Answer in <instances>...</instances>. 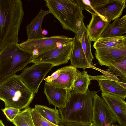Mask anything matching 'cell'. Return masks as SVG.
I'll use <instances>...</instances> for the list:
<instances>
[{
	"instance_id": "cell-8",
	"label": "cell",
	"mask_w": 126,
	"mask_h": 126,
	"mask_svg": "<svg viewBox=\"0 0 126 126\" xmlns=\"http://www.w3.org/2000/svg\"><path fill=\"white\" fill-rule=\"evenodd\" d=\"M74 38L64 35H55L39 39L27 40L18 44L21 48L32 53L33 56L50 48L73 41Z\"/></svg>"
},
{
	"instance_id": "cell-4",
	"label": "cell",
	"mask_w": 126,
	"mask_h": 126,
	"mask_svg": "<svg viewBox=\"0 0 126 126\" xmlns=\"http://www.w3.org/2000/svg\"><path fill=\"white\" fill-rule=\"evenodd\" d=\"M46 6L65 30L77 33L85 16L82 10L73 0H46Z\"/></svg>"
},
{
	"instance_id": "cell-25",
	"label": "cell",
	"mask_w": 126,
	"mask_h": 126,
	"mask_svg": "<svg viewBox=\"0 0 126 126\" xmlns=\"http://www.w3.org/2000/svg\"><path fill=\"white\" fill-rule=\"evenodd\" d=\"M108 67V69L105 70L106 73L119 76L121 78H126V58L113 63Z\"/></svg>"
},
{
	"instance_id": "cell-19",
	"label": "cell",
	"mask_w": 126,
	"mask_h": 126,
	"mask_svg": "<svg viewBox=\"0 0 126 126\" xmlns=\"http://www.w3.org/2000/svg\"><path fill=\"white\" fill-rule=\"evenodd\" d=\"M126 33V15L109 23L103 32L100 38L121 36Z\"/></svg>"
},
{
	"instance_id": "cell-31",
	"label": "cell",
	"mask_w": 126,
	"mask_h": 126,
	"mask_svg": "<svg viewBox=\"0 0 126 126\" xmlns=\"http://www.w3.org/2000/svg\"><path fill=\"white\" fill-rule=\"evenodd\" d=\"M0 126H5L3 124L2 121L0 119Z\"/></svg>"
},
{
	"instance_id": "cell-32",
	"label": "cell",
	"mask_w": 126,
	"mask_h": 126,
	"mask_svg": "<svg viewBox=\"0 0 126 126\" xmlns=\"http://www.w3.org/2000/svg\"><path fill=\"white\" fill-rule=\"evenodd\" d=\"M112 126H120L119 125H116V124H114Z\"/></svg>"
},
{
	"instance_id": "cell-22",
	"label": "cell",
	"mask_w": 126,
	"mask_h": 126,
	"mask_svg": "<svg viewBox=\"0 0 126 126\" xmlns=\"http://www.w3.org/2000/svg\"><path fill=\"white\" fill-rule=\"evenodd\" d=\"M91 80L87 72L84 70L82 72L78 70V73L74 82L72 91L76 94H86L88 90Z\"/></svg>"
},
{
	"instance_id": "cell-16",
	"label": "cell",
	"mask_w": 126,
	"mask_h": 126,
	"mask_svg": "<svg viewBox=\"0 0 126 126\" xmlns=\"http://www.w3.org/2000/svg\"><path fill=\"white\" fill-rule=\"evenodd\" d=\"M49 13V10H44L41 8L38 15L26 27L27 40L40 39L45 37L42 33V25L45 17Z\"/></svg>"
},
{
	"instance_id": "cell-9",
	"label": "cell",
	"mask_w": 126,
	"mask_h": 126,
	"mask_svg": "<svg viewBox=\"0 0 126 126\" xmlns=\"http://www.w3.org/2000/svg\"><path fill=\"white\" fill-rule=\"evenodd\" d=\"M77 68L70 65L58 69L44 79L46 82L55 87L72 91L78 73Z\"/></svg>"
},
{
	"instance_id": "cell-24",
	"label": "cell",
	"mask_w": 126,
	"mask_h": 126,
	"mask_svg": "<svg viewBox=\"0 0 126 126\" xmlns=\"http://www.w3.org/2000/svg\"><path fill=\"white\" fill-rule=\"evenodd\" d=\"M32 109L29 107L20 110L15 118L13 124L16 126H35L32 117Z\"/></svg>"
},
{
	"instance_id": "cell-5",
	"label": "cell",
	"mask_w": 126,
	"mask_h": 126,
	"mask_svg": "<svg viewBox=\"0 0 126 126\" xmlns=\"http://www.w3.org/2000/svg\"><path fill=\"white\" fill-rule=\"evenodd\" d=\"M32 53L23 49L18 44L11 43L0 52V84L23 69L31 63Z\"/></svg>"
},
{
	"instance_id": "cell-28",
	"label": "cell",
	"mask_w": 126,
	"mask_h": 126,
	"mask_svg": "<svg viewBox=\"0 0 126 126\" xmlns=\"http://www.w3.org/2000/svg\"><path fill=\"white\" fill-rule=\"evenodd\" d=\"M1 110L7 119L12 122L20 111L19 109L13 107H5Z\"/></svg>"
},
{
	"instance_id": "cell-23",
	"label": "cell",
	"mask_w": 126,
	"mask_h": 126,
	"mask_svg": "<svg viewBox=\"0 0 126 126\" xmlns=\"http://www.w3.org/2000/svg\"><path fill=\"white\" fill-rule=\"evenodd\" d=\"M34 108L43 117L53 124L58 125L61 119L59 110L56 108L52 109L47 106L38 104L35 105Z\"/></svg>"
},
{
	"instance_id": "cell-1",
	"label": "cell",
	"mask_w": 126,
	"mask_h": 126,
	"mask_svg": "<svg viewBox=\"0 0 126 126\" xmlns=\"http://www.w3.org/2000/svg\"><path fill=\"white\" fill-rule=\"evenodd\" d=\"M24 15L20 0H0V52L11 43H18Z\"/></svg>"
},
{
	"instance_id": "cell-2",
	"label": "cell",
	"mask_w": 126,
	"mask_h": 126,
	"mask_svg": "<svg viewBox=\"0 0 126 126\" xmlns=\"http://www.w3.org/2000/svg\"><path fill=\"white\" fill-rule=\"evenodd\" d=\"M96 91L89 89L86 94L70 92L69 98L65 106L59 109L62 124L67 122L81 123L92 122L93 100Z\"/></svg>"
},
{
	"instance_id": "cell-27",
	"label": "cell",
	"mask_w": 126,
	"mask_h": 126,
	"mask_svg": "<svg viewBox=\"0 0 126 126\" xmlns=\"http://www.w3.org/2000/svg\"><path fill=\"white\" fill-rule=\"evenodd\" d=\"M107 0H76V3L82 10L91 11L94 8L105 2Z\"/></svg>"
},
{
	"instance_id": "cell-7",
	"label": "cell",
	"mask_w": 126,
	"mask_h": 126,
	"mask_svg": "<svg viewBox=\"0 0 126 126\" xmlns=\"http://www.w3.org/2000/svg\"><path fill=\"white\" fill-rule=\"evenodd\" d=\"M54 66L49 63H35L24 69L18 76L22 81L35 94L37 93L39 86L46 75Z\"/></svg>"
},
{
	"instance_id": "cell-6",
	"label": "cell",
	"mask_w": 126,
	"mask_h": 126,
	"mask_svg": "<svg viewBox=\"0 0 126 126\" xmlns=\"http://www.w3.org/2000/svg\"><path fill=\"white\" fill-rule=\"evenodd\" d=\"M73 45V40L43 51L33 56L31 63H48L55 66L67 63L70 60Z\"/></svg>"
},
{
	"instance_id": "cell-13",
	"label": "cell",
	"mask_w": 126,
	"mask_h": 126,
	"mask_svg": "<svg viewBox=\"0 0 126 126\" xmlns=\"http://www.w3.org/2000/svg\"><path fill=\"white\" fill-rule=\"evenodd\" d=\"M101 96L120 126H126V102L119 96L102 92Z\"/></svg>"
},
{
	"instance_id": "cell-10",
	"label": "cell",
	"mask_w": 126,
	"mask_h": 126,
	"mask_svg": "<svg viewBox=\"0 0 126 126\" xmlns=\"http://www.w3.org/2000/svg\"><path fill=\"white\" fill-rule=\"evenodd\" d=\"M116 122L106 103L96 94L93 100L92 122L96 126H112Z\"/></svg>"
},
{
	"instance_id": "cell-3",
	"label": "cell",
	"mask_w": 126,
	"mask_h": 126,
	"mask_svg": "<svg viewBox=\"0 0 126 126\" xmlns=\"http://www.w3.org/2000/svg\"><path fill=\"white\" fill-rule=\"evenodd\" d=\"M34 95L16 74L0 84V100L4 102L5 107L26 109L29 107Z\"/></svg>"
},
{
	"instance_id": "cell-21",
	"label": "cell",
	"mask_w": 126,
	"mask_h": 126,
	"mask_svg": "<svg viewBox=\"0 0 126 126\" xmlns=\"http://www.w3.org/2000/svg\"><path fill=\"white\" fill-rule=\"evenodd\" d=\"M126 46V35L100 38L94 43V48Z\"/></svg>"
},
{
	"instance_id": "cell-11",
	"label": "cell",
	"mask_w": 126,
	"mask_h": 126,
	"mask_svg": "<svg viewBox=\"0 0 126 126\" xmlns=\"http://www.w3.org/2000/svg\"><path fill=\"white\" fill-rule=\"evenodd\" d=\"M126 6L125 0H107L105 2L93 8L90 12L111 21L119 18Z\"/></svg>"
},
{
	"instance_id": "cell-17",
	"label": "cell",
	"mask_w": 126,
	"mask_h": 126,
	"mask_svg": "<svg viewBox=\"0 0 126 126\" xmlns=\"http://www.w3.org/2000/svg\"><path fill=\"white\" fill-rule=\"evenodd\" d=\"M73 40L72 49L70 60L71 65L76 68H81L85 70L91 68L86 57L81 43L76 35Z\"/></svg>"
},
{
	"instance_id": "cell-26",
	"label": "cell",
	"mask_w": 126,
	"mask_h": 126,
	"mask_svg": "<svg viewBox=\"0 0 126 126\" xmlns=\"http://www.w3.org/2000/svg\"><path fill=\"white\" fill-rule=\"evenodd\" d=\"M32 119L35 126H63L55 125L42 116L34 108L31 110Z\"/></svg>"
},
{
	"instance_id": "cell-30",
	"label": "cell",
	"mask_w": 126,
	"mask_h": 126,
	"mask_svg": "<svg viewBox=\"0 0 126 126\" xmlns=\"http://www.w3.org/2000/svg\"><path fill=\"white\" fill-rule=\"evenodd\" d=\"M48 33V31L45 30L44 29L42 31V33L44 36L47 35Z\"/></svg>"
},
{
	"instance_id": "cell-12",
	"label": "cell",
	"mask_w": 126,
	"mask_h": 126,
	"mask_svg": "<svg viewBox=\"0 0 126 126\" xmlns=\"http://www.w3.org/2000/svg\"><path fill=\"white\" fill-rule=\"evenodd\" d=\"M95 56L101 65L108 67L126 58V46L96 49Z\"/></svg>"
},
{
	"instance_id": "cell-14",
	"label": "cell",
	"mask_w": 126,
	"mask_h": 126,
	"mask_svg": "<svg viewBox=\"0 0 126 126\" xmlns=\"http://www.w3.org/2000/svg\"><path fill=\"white\" fill-rule=\"evenodd\" d=\"M44 92L49 104L58 109L65 106L70 94V92L67 90L55 87L46 82Z\"/></svg>"
},
{
	"instance_id": "cell-18",
	"label": "cell",
	"mask_w": 126,
	"mask_h": 126,
	"mask_svg": "<svg viewBox=\"0 0 126 126\" xmlns=\"http://www.w3.org/2000/svg\"><path fill=\"white\" fill-rule=\"evenodd\" d=\"M76 35L81 43L86 57L91 66V68L95 69V67L93 65L92 63L94 57L91 51V42L89 39L87 32V27L84 25L83 20L81 22L80 25Z\"/></svg>"
},
{
	"instance_id": "cell-15",
	"label": "cell",
	"mask_w": 126,
	"mask_h": 126,
	"mask_svg": "<svg viewBox=\"0 0 126 126\" xmlns=\"http://www.w3.org/2000/svg\"><path fill=\"white\" fill-rule=\"evenodd\" d=\"M88 11L91 14L92 17L87 25V35L91 42H95L100 37L103 32L111 21L106 20L95 13Z\"/></svg>"
},
{
	"instance_id": "cell-29",
	"label": "cell",
	"mask_w": 126,
	"mask_h": 126,
	"mask_svg": "<svg viewBox=\"0 0 126 126\" xmlns=\"http://www.w3.org/2000/svg\"><path fill=\"white\" fill-rule=\"evenodd\" d=\"M62 125L63 126H96L92 122L87 123L67 122L63 124Z\"/></svg>"
},
{
	"instance_id": "cell-20",
	"label": "cell",
	"mask_w": 126,
	"mask_h": 126,
	"mask_svg": "<svg viewBox=\"0 0 126 126\" xmlns=\"http://www.w3.org/2000/svg\"><path fill=\"white\" fill-rule=\"evenodd\" d=\"M102 92L109 93L120 97L124 99L126 97V89L121 86L118 82L110 80H97Z\"/></svg>"
}]
</instances>
